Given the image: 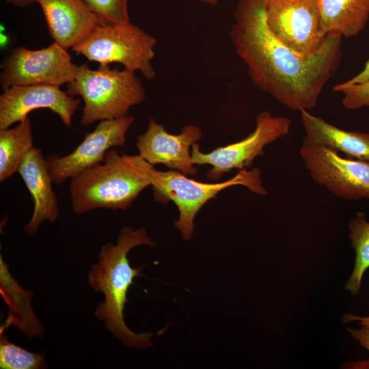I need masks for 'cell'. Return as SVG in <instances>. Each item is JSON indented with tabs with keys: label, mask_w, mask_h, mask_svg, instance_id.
I'll list each match as a JSON object with an SVG mask.
<instances>
[{
	"label": "cell",
	"mask_w": 369,
	"mask_h": 369,
	"mask_svg": "<svg viewBox=\"0 0 369 369\" xmlns=\"http://www.w3.org/2000/svg\"><path fill=\"white\" fill-rule=\"evenodd\" d=\"M156 40L131 22L99 24L83 41L72 48L89 61L99 64L118 63L133 72H140L147 80L156 72L152 66Z\"/></svg>",
	"instance_id": "cell-6"
},
{
	"label": "cell",
	"mask_w": 369,
	"mask_h": 369,
	"mask_svg": "<svg viewBox=\"0 0 369 369\" xmlns=\"http://www.w3.org/2000/svg\"><path fill=\"white\" fill-rule=\"evenodd\" d=\"M197 1L207 5H217L219 0H197Z\"/></svg>",
	"instance_id": "cell-28"
},
{
	"label": "cell",
	"mask_w": 369,
	"mask_h": 369,
	"mask_svg": "<svg viewBox=\"0 0 369 369\" xmlns=\"http://www.w3.org/2000/svg\"><path fill=\"white\" fill-rule=\"evenodd\" d=\"M357 321L361 325L369 326V316H359L353 314H345L342 317L343 323H349Z\"/></svg>",
	"instance_id": "cell-25"
},
{
	"label": "cell",
	"mask_w": 369,
	"mask_h": 369,
	"mask_svg": "<svg viewBox=\"0 0 369 369\" xmlns=\"http://www.w3.org/2000/svg\"><path fill=\"white\" fill-rule=\"evenodd\" d=\"M145 171L153 189L154 200L163 204L172 201L176 205L179 217L174 221V226L187 241L192 237L194 219L198 211L222 190L238 184L247 187L253 193L267 194L258 168L249 171L241 169L230 179L217 183L199 182L176 170L158 171L147 161Z\"/></svg>",
	"instance_id": "cell-5"
},
{
	"label": "cell",
	"mask_w": 369,
	"mask_h": 369,
	"mask_svg": "<svg viewBox=\"0 0 369 369\" xmlns=\"http://www.w3.org/2000/svg\"><path fill=\"white\" fill-rule=\"evenodd\" d=\"M65 48L56 42L38 50L16 47L3 61V91L13 85L60 86L72 81L78 66Z\"/></svg>",
	"instance_id": "cell-9"
},
{
	"label": "cell",
	"mask_w": 369,
	"mask_h": 369,
	"mask_svg": "<svg viewBox=\"0 0 369 369\" xmlns=\"http://www.w3.org/2000/svg\"><path fill=\"white\" fill-rule=\"evenodd\" d=\"M299 154L314 181L346 200L369 199V162L345 158L305 137Z\"/></svg>",
	"instance_id": "cell-7"
},
{
	"label": "cell",
	"mask_w": 369,
	"mask_h": 369,
	"mask_svg": "<svg viewBox=\"0 0 369 369\" xmlns=\"http://www.w3.org/2000/svg\"><path fill=\"white\" fill-rule=\"evenodd\" d=\"M347 330L364 348L369 351V326L361 325L360 329H348Z\"/></svg>",
	"instance_id": "cell-24"
},
{
	"label": "cell",
	"mask_w": 369,
	"mask_h": 369,
	"mask_svg": "<svg viewBox=\"0 0 369 369\" xmlns=\"http://www.w3.org/2000/svg\"><path fill=\"white\" fill-rule=\"evenodd\" d=\"M272 33L302 56L316 53L327 35L323 30L318 0H264Z\"/></svg>",
	"instance_id": "cell-10"
},
{
	"label": "cell",
	"mask_w": 369,
	"mask_h": 369,
	"mask_svg": "<svg viewBox=\"0 0 369 369\" xmlns=\"http://www.w3.org/2000/svg\"><path fill=\"white\" fill-rule=\"evenodd\" d=\"M81 103L59 86L48 85H13L0 96V129L10 128L27 118L34 109H49L70 126Z\"/></svg>",
	"instance_id": "cell-12"
},
{
	"label": "cell",
	"mask_w": 369,
	"mask_h": 369,
	"mask_svg": "<svg viewBox=\"0 0 369 369\" xmlns=\"http://www.w3.org/2000/svg\"><path fill=\"white\" fill-rule=\"evenodd\" d=\"M333 90L344 95L341 102L346 109L369 107V78L358 83L344 82L337 84Z\"/></svg>",
	"instance_id": "cell-23"
},
{
	"label": "cell",
	"mask_w": 369,
	"mask_h": 369,
	"mask_svg": "<svg viewBox=\"0 0 369 369\" xmlns=\"http://www.w3.org/2000/svg\"><path fill=\"white\" fill-rule=\"evenodd\" d=\"M348 237L355 252V265L345 288L353 295L359 293L362 277L369 268V222L364 213H357L348 223Z\"/></svg>",
	"instance_id": "cell-20"
},
{
	"label": "cell",
	"mask_w": 369,
	"mask_h": 369,
	"mask_svg": "<svg viewBox=\"0 0 369 369\" xmlns=\"http://www.w3.org/2000/svg\"><path fill=\"white\" fill-rule=\"evenodd\" d=\"M0 368L39 369L47 367L44 355L33 353L10 342L0 332Z\"/></svg>",
	"instance_id": "cell-21"
},
{
	"label": "cell",
	"mask_w": 369,
	"mask_h": 369,
	"mask_svg": "<svg viewBox=\"0 0 369 369\" xmlns=\"http://www.w3.org/2000/svg\"><path fill=\"white\" fill-rule=\"evenodd\" d=\"M54 42L66 49L87 38L99 25L82 0H37Z\"/></svg>",
	"instance_id": "cell-14"
},
{
	"label": "cell",
	"mask_w": 369,
	"mask_h": 369,
	"mask_svg": "<svg viewBox=\"0 0 369 369\" xmlns=\"http://www.w3.org/2000/svg\"><path fill=\"white\" fill-rule=\"evenodd\" d=\"M97 16L99 24L114 25L130 23L129 0H82Z\"/></svg>",
	"instance_id": "cell-22"
},
{
	"label": "cell",
	"mask_w": 369,
	"mask_h": 369,
	"mask_svg": "<svg viewBox=\"0 0 369 369\" xmlns=\"http://www.w3.org/2000/svg\"><path fill=\"white\" fill-rule=\"evenodd\" d=\"M135 118L126 115L101 120L95 129L85 134L83 140L70 154H51L46 159L51 179L59 185L85 169L101 163L113 147H124L126 133Z\"/></svg>",
	"instance_id": "cell-11"
},
{
	"label": "cell",
	"mask_w": 369,
	"mask_h": 369,
	"mask_svg": "<svg viewBox=\"0 0 369 369\" xmlns=\"http://www.w3.org/2000/svg\"><path fill=\"white\" fill-rule=\"evenodd\" d=\"M300 115L305 137L310 141L369 162V133L342 130L308 110H301Z\"/></svg>",
	"instance_id": "cell-16"
},
{
	"label": "cell",
	"mask_w": 369,
	"mask_h": 369,
	"mask_svg": "<svg viewBox=\"0 0 369 369\" xmlns=\"http://www.w3.org/2000/svg\"><path fill=\"white\" fill-rule=\"evenodd\" d=\"M155 243L144 228L122 229L116 244L109 243L101 246L98 262L92 266L88 274L90 286L104 295L95 310V316L102 320L107 329L124 345L138 348L152 346L151 333H137L124 321V308L127 292L135 277L144 276L142 266H131L128 254L135 247Z\"/></svg>",
	"instance_id": "cell-2"
},
{
	"label": "cell",
	"mask_w": 369,
	"mask_h": 369,
	"mask_svg": "<svg viewBox=\"0 0 369 369\" xmlns=\"http://www.w3.org/2000/svg\"><path fill=\"white\" fill-rule=\"evenodd\" d=\"M369 78V59L366 62L364 69L356 76L346 81L349 84L358 83Z\"/></svg>",
	"instance_id": "cell-26"
},
{
	"label": "cell",
	"mask_w": 369,
	"mask_h": 369,
	"mask_svg": "<svg viewBox=\"0 0 369 369\" xmlns=\"http://www.w3.org/2000/svg\"><path fill=\"white\" fill-rule=\"evenodd\" d=\"M202 136L201 129L185 125L178 135L170 134L165 127L150 118L148 128L137 137L139 155L151 165L163 164L185 175H195L197 169L191 161L190 147Z\"/></svg>",
	"instance_id": "cell-13"
},
{
	"label": "cell",
	"mask_w": 369,
	"mask_h": 369,
	"mask_svg": "<svg viewBox=\"0 0 369 369\" xmlns=\"http://www.w3.org/2000/svg\"><path fill=\"white\" fill-rule=\"evenodd\" d=\"M17 172L33 202L32 217L25 227L26 234L33 236L44 221L53 223L59 213L57 198L52 187L53 182L42 150L35 147L31 149L19 165Z\"/></svg>",
	"instance_id": "cell-15"
},
{
	"label": "cell",
	"mask_w": 369,
	"mask_h": 369,
	"mask_svg": "<svg viewBox=\"0 0 369 369\" xmlns=\"http://www.w3.org/2000/svg\"><path fill=\"white\" fill-rule=\"evenodd\" d=\"M34 148L32 126L27 117L14 127L0 129V182L17 172L27 153Z\"/></svg>",
	"instance_id": "cell-19"
},
{
	"label": "cell",
	"mask_w": 369,
	"mask_h": 369,
	"mask_svg": "<svg viewBox=\"0 0 369 369\" xmlns=\"http://www.w3.org/2000/svg\"><path fill=\"white\" fill-rule=\"evenodd\" d=\"M8 3H12L18 7H25L37 0H5Z\"/></svg>",
	"instance_id": "cell-27"
},
{
	"label": "cell",
	"mask_w": 369,
	"mask_h": 369,
	"mask_svg": "<svg viewBox=\"0 0 369 369\" xmlns=\"http://www.w3.org/2000/svg\"><path fill=\"white\" fill-rule=\"evenodd\" d=\"M233 16L230 38L254 84L290 110L314 108L338 68L342 38L327 35L316 53L302 56L270 31L264 0H238Z\"/></svg>",
	"instance_id": "cell-1"
},
{
	"label": "cell",
	"mask_w": 369,
	"mask_h": 369,
	"mask_svg": "<svg viewBox=\"0 0 369 369\" xmlns=\"http://www.w3.org/2000/svg\"><path fill=\"white\" fill-rule=\"evenodd\" d=\"M255 130L245 139L219 147L208 153L200 150L196 143L192 146L193 165L212 166L206 174L208 179L219 180L225 173L234 169L251 167L254 159L263 154L264 148L290 132L291 121L284 116H273L269 111L260 112L256 118Z\"/></svg>",
	"instance_id": "cell-8"
},
{
	"label": "cell",
	"mask_w": 369,
	"mask_h": 369,
	"mask_svg": "<svg viewBox=\"0 0 369 369\" xmlns=\"http://www.w3.org/2000/svg\"><path fill=\"white\" fill-rule=\"evenodd\" d=\"M323 32L351 38L365 28L369 18V0H318Z\"/></svg>",
	"instance_id": "cell-18"
},
{
	"label": "cell",
	"mask_w": 369,
	"mask_h": 369,
	"mask_svg": "<svg viewBox=\"0 0 369 369\" xmlns=\"http://www.w3.org/2000/svg\"><path fill=\"white\" fill-rule=\"evenodd\" d=\"M146 161L110 149L104 160L70 178L72 210L78 215L103 208L125 210L150 185Z\"/></svg>",
	"instance_id": "cell-3"
},
{
	"label": "cell",
	"mask_w": 369,
	"mask_h": 369,
	"mask_svg": "<svg viewBox=\"0 0 369 369\" xmlns=\"http://www.w3.org/2000/svg\"><path fill=\"white\" fill-rule=\"evenodd\" d=\"M0 291L9 308L8 316L1 326L0 332L10 326L18 327L29 339L41 337L44 331L33 311L31 299L33 292L23 289L12 277L0 258Z\"/></svg>",
	"instance_id": "cell-17"
},
{
	"label": "cell",
	"mask_w": 369,
	"mask_h": 369,
	"mask_svg": "<svg viewBox=\"0 0 369 369\" xmlns=\"http://www.w3.org/2000/svg\"><path fill=\"white\" fill-rule=\"evenodd\" d=\"M66 87L70 96H80L83 100V126L128 115L132 106L146 98L144 86L135 72L111 68L107 64H100L97 69L87 64L78 66L74 80Z\"/></svg>",
	"instance_id": "cell-4"
}]
</instances>
